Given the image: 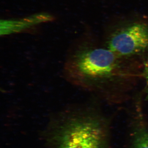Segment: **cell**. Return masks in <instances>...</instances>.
<instances>
[{
    "label": "cell",
    "instance_id": "6da1fadb",
    "mask_svg": "<svg viewBox=\"0 0 148 148\" xmlns=\"http://www.w3.org/2000/svg\"><path fill=\"white\" fill-rule=\"evenodd\" d=\"M143 61L122 57L106 47L84 42L72 48L64 63L66 80L111 105L132 99L144 82Z\"/></svg>",
    "mask_w": 148,
    "mask_h": 148
},
{
    "label": "cell",
    "instance_id": "7a4b0ae2",
    "mask_svg": "<svg viewBox=\"0 0 148 148\" xmlns=\"http://www.w3.org/2000/svg\"><path fill=\"white\" fill-rule=\"evenodd\" d=\"M80 105L61 112L51 138L55 148H104L103 125L94 108Z\"/></svg>",
    "mask_w": 148,
    "mask_h": 148
},
{
    "label": "cell",
    "instance_id": "3957f363",
    "mask_svg": "<svg viewBox=\"0 0 148 148\" xmlns=\"http://www.w3.org/2000/svg\"><path fill=\"white\" fill-rule=\"evenodd\" d=\"M106 47L122 57L144 61L148 53V24L135 23L117 30Z\"/></svg>",
    "mask_w": 148,
    "mask_h": 148
},
{
    "label": "cell",
    "instance_id": "277c9868",
    "mask_svg": "<svg viewBox=\"0 0 148 148\" xmlns=\"http://www.w3.org/2000/svg\"><path fill=\"white\" fill-rule=\"evenodd\" d=\"M133 148H148V130L140 127L135 134Z\"/></svg>",
    "mask_w": 148,
    "mask_h": 148
},
{
    "label": "cell",
    "instance_id": "5b68a950",
    "mask_svg": "<svg viewBox=\"0 0 148 148\" xmlns=\"http://www.w3.org/2000/svg\"><path fill=\"white\" fill-rule=\"evenodd\" d=\"M143 75L146 99H148V53L143 61Z\"/></svg>",
    "mask_w": 148,
    "mask_h": 148
}]
</instances>
